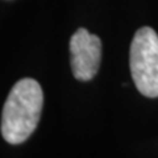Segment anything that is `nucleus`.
Returning a JSON list of instances; mask_svg holds the SVG:
<instances>
[{"label": "nucleus", "instance_id": "obj_1", "mask_svg": "<svg viewBox=\"0 0 158 158\" xmlns=\"http://www.w3.org/2000/svg\"><path fill=\"white\" fill-rule=\"evenodd\" d=\"M44 94L36 79L24 78L12 87L3 107L2 136L8 144L27 141L38 125Z\"/></svg>", "mask_w": 158, "mask_h": 158}, {"label": "nucleus", "instance_id": "obj_2", "mask_svg": "<svg viewBox=\"0 0 158 158\" xmlns=\"http://www.w3.org/2000/svg\"><path fill=\"white\" fill-rule=\"evenodd\" d=\"M129 66L140 94L158 98V34L150 27H142L136 32L131 44Z\"/></svg>", "mask_w": 158, "mask_h": 158}, {"label": "nucleus", "instance_id": "obj_3", "mask_svg": "<svg viewBox=\"0 0 158 158\" xmlns=\"http://www.w3.org/2000/svg\"><path fill=\"white\" fill-rule=\"evenodd\" d=\"M102 61V41L96 34L79 28L70 40V63L78 81H91L98 74Z\"/></svg>", "mask_w": 158, "mask_h": 158}]
</instances>
